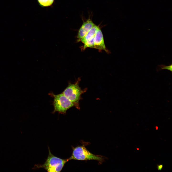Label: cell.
Here are the masks:
<instances>
[{"instance_id":"1","label":"cell","mask_w":172,"mask_h":172,"mask_svg":"<svg viewBox=\"0 0 172 172\" xmlns=\"http://www.w3.org/2000/svg\"><path fill=\"white\" fill-rule=\"evenodd\" d=\"M49 154L44 163L42 165H35V168H43L48 172H60L64 165L69 161V158L63 159L55 156L51 153L49 147Z\"/></svg>"},{"instance_id":"2","label":"cell","mask_w":172,"mask_h":172,"mask_svg":"<svg viewBox=\"0 0 172 172\" xmlns=\"http://www.w3.org/2000/svg\"><path fill=\"white\" fill-rule=\"evenodd\" d=\"M80 81V78H78L74 83L69 82L67 87L62 93L74 103L75 107L78 109H80L79 102L81 95L86 90H82L79 86Z\"/></svg>"},{"instance_id":"3","label":"cell","mask_w":172,"mask_h":172,"mask_svg":"<svg viewBox=\"0 0 172 172\" xmlns=\"http://www.w3.org/2000/svg\"><path fill=\"white\" fill-rule=\"evenodd\" d=\"M48 95L54 98L53 113L57 112L59 113L65 114L68 109L75 107L74 103L62 93L56 95L51 92L48 93Z\"/></svg>"},{"instance_id":"4","label":"cell","mask_w":172,"mask_h":172,"mask_svg":"<svg viewBox=\"0 0 172 172\" xmlns=\"http://www.w3.org/2000/svg\"><path fill=\"white\" fill-rule=\"evenodd\" d=\"M69 160H75L80 161L94 160L99 162L103 161L104 158L101 156L95 155L89 151L84 146H79L73 149L72 154L69 158Z\"/></svg>"},{"instance_id":"5","label":"cell","mask_w":172,"mask_h":172,"mask_svg":"<svg viewBox=\"0 0 172 172\" xmlns=\"http://www.w3.org/2000/svg\"><path fill=\"white\" fill-rule=\"evenodd\" d=\"M94 48L99 50H104L109 53V51L107 48L104 42L102 31L99 27L97 29L94 40Z\"/></svg>"},{"instance_id":"6","label":"cell","mask_w":172,"mask_h":172,"mask_svg":"<svg viewBox=\"0 0 172 172\" xmlns=\"http://www.w3.org/2000/svg\"><path fill=\"white\" fill-rule=\"evenodd\" d=\"M96 25L90 17L86 21H83L82 24L78 31L77 36V41L80 42V40L83 38L88 31Z\"/></svg>"},{"instance_id":"7","label":"cell","mask_w":172,"mask_h":172,"mask_svg":"<svg viewBox=\"0 0 172 172\" xmlns=\"http://www.w3.org/2000/svg\"><path fill=\"white\" fill-rule=\"evenodd\" d=\"M99 26L96 25L92 28L80 41L84 43L87 40L95 36L96 30Z\"/></svg>"},{"instance_id":"8","label":"cell","mask_w":172,"mask_h":172,"mask_svg":"<svg viewBox=\"0 0 172 172\" xmlns=\"http://www.w3.org/2000/svg\"><path fill=\"white\" fill-rule=\"evenodd\" d=\"M39 5L42 7H47L52 5L55 0H37Z\"/></svg>"},{"instance_id":"9","label":"cell","mask_w":172,"mask_h":172,"mask_svg":"<svg viewBox=\"0 0 172 172\" xmlns=\"http://www.w3.org/2000/svg\"><path fill=\"white\" fill-rule=\"evenodd\" d=\"M164 69L167 70L172 72V64H171L169 66H166L163 64H161L158 65L157 68V71Z\"/></svg>"},{"instance_id":"10","label":"cell","mask_w":172,"mask_h":172,"mask_svg":"<svg viewBox=\"0 0 172 172\" xmlns=\"http://www.w3.org/2000/svg\"><path fill=\"white\" fill-rule=\"evenodd\" d=\"M163 167L162 164L157 165V168L158 170L161 171L162 170Z\"/></svg>"}]
</instances>
